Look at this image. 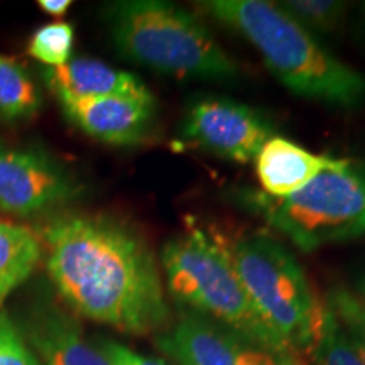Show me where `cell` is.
<instances>
[{
	"label": "cell",
	"mask_w": 365,
	"mask_h": 365,
	"mask_svg": "<svg viewBox=\"0 0 365 365\" xmlns=\"http://www.w3.org/2000/svg\"><path fill=\"white\" fill-rule=\"evenodd\" d=\"M17 327L41 365H110L78 322L53 301H34Z\"/></svg>",
	"instance_id": "10"
},
{
	"label": "cell",
	"mask_w": 365,
	"mask_h": 365,
	"mask_svg": "<svg viewBox=\"0 0 365 365\" xmlns=\"http://www.w3.org/2000/svg\"><path fill=\"white\" fill-rule=\"evenodd\" d=\"M41 91L24 68L0 54V120L17 122L38 113Z\"/></svg>",
	"instance_id": "15"
},
{
	"label": "cell",
	"mask_w": 365,
	"mask_h": 365,
	"mask_svg": "<svg viewBox=\"0 0 365 365\" xmlns=\"http://www.w3.org/2000/svg\"><path fill=\"white\" fill-rule=\"evenodd\" d=\"M39 9L53 17H63L70 11L71 2L70 0H39Z\"/></svg>",
	"instance_id": "23"
},
{
	"label": "cell",
	"mask_w": 365,
	"mask_h": 365,
	"mask_svg": "<svg viewBox=\"0 0 365 365\" xmlns=\"http://www.w3.org/2000/svg\"><path fill=\"white\" fill-rule=\"evenodd\" d=\"M43 244L33 228L0 220V309L17 287L33 276Z\"/></svg>",
	"instance_id": "14"
},
{
	"label": "cell",
	"mask_w": 365,
	"mask_h": 365,
	"mask_svg": "<svg viewBox=\"0 0 365 365\" xmlns=\"http://www.w3.org/2000/svg\"><path fill=\"white\" fill-rule=\"evenodd\" d=\"M0 365H41L17 323L0 309Z\"/></svg>",
	"instance_id": "20"
},
{
	"label": "cell",
	"mask_w": 365,
	"mask_h": 365,
	"mask_svg": "<svg viewBox=\"0 0 365 365\" xmlns=\"http://www.w3.org/2000/svg\"><path fill=\"white\" fill-rule=\"evenodd\" d=\"M68 120L86 135L110 145H135L149 137L156 124L153 93L113 95L88 100H63Z\"/></svg>",
	"instance_id": "9"
},
{
	"label": "cell",
	"mask_w": 365,
	"mask_h": 365,
	"mask_svg": "<svg viewBox=\"0 0 365 365\" xmlns=\"http://www.w3.org/2000/svg\"><path fill=\"white\" fill-rule=\"evenodd\" d=\"M271 137V122L249 105L227 97H203L185 112L176 143L181 149L247 164Z\"/></svg>",
	"instance_id": "7"
},
{
	"label": "cell",
	"mask_w": 365,
	"mask_h": 365,
	"mask_svg": "<svg viewBox=\"0 0 365 365\" xmlns=\"http://www.w3.org/2000/svg\"><path fill=\"white\" fill-rule=\"evenodd\" d=\"M309 357L313 359L314 365H364L325 299Z\"/></svg>",
	"instance_id": "16"
},
{
	"label": "cell",
	"mask_w": 365,
	"mask_h": 365,
	"mask_svg": "<svg viewBox=\"0 0 365 365\" xmlns=\"http://www.w3.org/2000/svg\"><path fill=\"white\" fill-rule=\"evenodd\" d=\"M237 200L303 252L360 239L365 235V163L333 158L325 170L286 198L244 190Z\"/></svg>",
	"instance_id": "4"
},
{
	"label": "cell",
	"mask_w": 365,
	"mask_h": 365,
	"mask_svg": "<svg viewBox=\"0 0 365 365\" xmlns=\"http://www.w3.org/2000/svg\"><path fill=\"white\" fill-rule=\"evenodd\" d=\"M325 301L335 313L355 352L365 365V303L360 296L345 286H335L328 291Z\"/></svg>",
	"instance_id": "19"
},
{
	"label": "cell",
	"mask_w": 365,
	"mask_h": 365,
	"mask_svg": "<svg viewBox=\"0 0 365 365\" xmlns=\"http://www.w3.org/2000/svg\"><path fill=\"white\" fill-rule=\"evenodd\" d=\"M161 262L170 294L190 312L274 354L304 362L264 325L237 277L228 250L202 228L193 227L168 242Z\"/></svg>",
	"instance_id": "5"
},
{
	"label": "cell",
	"mask_w": 365,
	"mask_h": 365,
	"mask_svg": "<svg viewBox=\"0 0 365 365\" xmlns=\"http://www.w3.org/2000/svg\"><path fill=\"white\" fill-rule=\"evenodd\" d=\"M39 239L49 279L76 314L130 335L164 331L171 309L156 255L129 223L61 213Z\"/></svg>",
	"instance_id": "1"
},
{
	"label": "cell",
	"mask_w": 365,
	"mask_h": 365,
	"mask_svg": "<svg viewBox=\"0 0 365 365\" xmlns=\"http://www.w3.org/2000/svg\"><path fill=\"white\" fill-rule=\"evenodd\" d=\"M80 185L41 150L0 148V210L34 217L76 198Z\"/></svg>",
	"instance_id": "8"
},
{
	"label": "cell",
	"mask_w": 365,
	"mask_h": 365,
	"mask_svg": "<svg viewBox=\"0 0 365 365\" xmlns=\"http://www.w3.org/2000/svg\"><path fill=\"white\" fill-rule=\"evenodd\" d=\"M235 365H307L299 360L282 357L264 349L261 345H255L249 340H242L239 355H237Z\"/></svg>",
	"instance_id": "22"
},
{
	"label": "cell",
	"mask_w": 365,
	"mask_h": 365,
	"mask_svg": "<svg viewBox=\"0 0 365 365\" xmlns=\"http://www.w3.org/2000/svg\"><path fill=\"white\" fill-rule=\"evenodd\" d=\"M228 254L237 277L264 325L299 359L309 355L323 299H317L294 255L279 240L264 234L244 235Z\"/></svg>",
	"instance_id": "6"
},
{
	"label": "cell",
	"mask_w": 365,
	"mask_h": 365,
	"mask_svg": "<svg viewBox=\"0 0 365 365\" xmlns=\"http://www.w3.org/2000/svg\"><path fill=\"white\" fill-rule=\"evenodd\" d=\"M198 6L247 39L269 71L293 93L346 110L365 102L364 76L328 51L277 4L207 0Z\"/></svg>",
	"instance_id": "2"
},
{
	"label": "cell",
	"mask_w": 365,
	"mask_h": 365,
	"mask_svg": "<svg viewBox=\"0 0 365 365\" xmlns=\"http://www.w3.org/2000/svg\"><path fill=\"white\" fill-rule=\"evenodd\" d=\"M41 75L58 102L149 93L148 86L135 75L105 65L98 59H70L63 66L44 68Z\"/></svg>",
	"instance_id": "12"
},
{
	"label": "cell",
	"mask_w": 365,
	"mask_h": 365,
	"mask_svg": "<svg viewBox=\"0 0 365 365\" xmlns=\"http://www.w3.org/2000/svg\"><path fill=\"white\" fill-rule=\"evenodd\" d=\"M331 159L325 154H314L286 137L272 135L254 159L255 175L264 195L286 198L325 170Z\"/></svg>",
	"instance_id": "13"
},
{
	"label": "cell",
	"mask_w": 365,
	"mask_h": 365,
	"mask_svg": "<svg viewBox=\"0 0 365 365\" xmlns=\"http://www.w3.org/2000/svg\"><path fill=\"white\" fill-rule=\"evenodd\" d=\"M97 346L102 350L110 365H170L166 360L148 357V355L137 354L129 346L118 344L110 339H100Z\"/></svg>",
	"instance_id": "21"
},
{
	"label": "cell",
	"mask_w": 365,
	"mask_h": 365,
	"mask_svg": "<svg viewBox=\"0 0 365 365\" xmlns=\"http://www.w3.org/2000/svg\"><path fill=\"white\" fill-rule=\"evenodd\" d=\"M112 43L122 56L166 76L232 81L240 75L195 14L161 0H122L105 9Z\"/></svg>",
	"instance_id": "3"
},
{
	"label": "cell",
	"mask_w": 365,
	"mask_h": 365,
	"mask_svg": "<svg viewBox=\"0 0 365 365\" xmlns=\"http://www.w3.org/2000/svg\"><path fill=\"white\" fill-rule=\"evenodd\" d=\"M357 289H359L357 294L360 296V299H362L364 303H365V274L359 279V282H357Z\"/></svg>",
	"instance_id": "24"
},
{
	"label": "cell",
	"mask_w": 365,
	"mask_h": 365,
	"mask_svg": "<svg viewBox=\"0 0 365 365\" xmlns=\"http://www.w3.org/2000/svg\"><path fill=\"white\" fill-rule=\"evenodd\" d=\"M242 336L212 319L185 312L156 344L178 365H235Z\"/></svg>",
	"instance_id": "11"
},
{
	"label": "cell",
	"mask_w": 365,
	"mask_h": 365,
	"mask_svg": "<svg viewBox=\"0 0 365 365\" xmlns=\"http://www.w3.org/2000/svg\"><path fill=\"white\" fill-rule=\"evenodd\" d=\"M277 6L312 34L333 33L346 14V4L339 0H284Z\"/></svg>",
	"instance_id": "17"
},
{
	"label": "cell",
	"mask_w": 365,
	"mask_h": 365,
	"mask_svg": "<svg viewBox=\"0 0 365 365\" xmlns=\"http://www.w3.org/2000/svg\"><path fill=\"white\" fill-rule=\"evenodd\" d=\"M75 29L70 22H51L39 27L33 34L27 44V53L44 63L46 68H58L71 59Z\"/></svg>",
	"instance_id": "18"
}]
</instances>
